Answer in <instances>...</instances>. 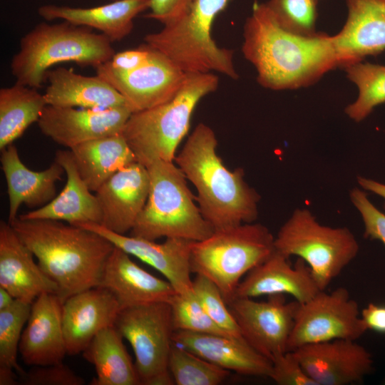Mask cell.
I'll return each instance as SVG.
<instances>
[{"label":"cell","instance_id":"cell-24","mask_svg":"<svg viewBox=\"0 0 385 385\" xmlns=\"http://www.w3.org/2000/svg\"><path fill=\"white\" fill-rule=\"evenodd\" d=\"M173 343L230 371L257 376H270L272 363L244 339L225 335L175 330Z\"/></svg>","mask_w":385,"mask_h":385},{"label":"cell","instance_id":"cell-13","mask_svg":"<svg viewBox=\"0 0 385 385\" xmlns=\"http://www.w3.org/2000/svg\"><path fill=\"white\" fill-rule=\"evenodd\" d=\"M96 75L124 97L133 113L172 99L187 76V73L153 48L148 62L135 70L118 73L103 63L96 68Z\"/></svg>","mask_w":385,"mask_h":385},{"label":"cell","instance_id":"cell-26","mask_svg":"<svg viewBox=\"0 0 385 385\" xmlns=\"http://www.w3.org/2000/svg\"><path fill=\"white\" fill-rule=\"evenodd\" d=\"M0 161L7 185L9 223L18 217L21 205L40 207L56 197V185L65 173L56 161L43 170H32L21 161L14 143L1 150Z\"/></svg>","mask_w":385,"mask_h":385},{"label":"cell","instance_id":"cell-37","mask_svg":"<svg viewBox=\"0 0 385 385\" xmlns=\"http://www.w3.org/2000/svg\"><path fill=\"white\" fill-rule=\"evenodd\" d=\"M170 304L175 331L182 330L232 337L219 327L208 316L193 292L187 294H176Z\"/></svg>","mask_w":385,"mask_h":385},{"label":"cell","instance_id":"cell-42","mask_svg":"<svg viewBox=\"0 0 385 385\" xmlns=\"http://www.w3.org/2000/svg\"><path fill=\"white\" fill-rule=\"evenodd\" d=\"M151 48L145 44L138 48L115 53L106 66L118 73H128L145 64L150 55Z\"/></svg>","mask_w":385,"mask_h":385},{"label":"cell","instance_id":"cell-11","mask_svg":"<svg viewBox=\"0 0 385 385\" xmlns=\"http://www.w3.org/2000/svg\"><path fill=\"white\" fill-rule=\"evenodd\" d=\"M367 330L357 302L346 288L321 290L299 303L287 350L334 339L356 340Z\"/></svg>","mask_w":385,"mask_h":385},{"label":"cell","instance_id":"cell-41","mask_svg":"<svg viewBox=\"0 0 385 385\" xmlns=\"http://www.w3.org/2000/svg\"><path fill=\"white\" fill-rule=\"evenodd\" d=\"M192 0H150V12L145 17L160 22L163 26L172 24L185 16Z\"/></svg>","mask_w":385,"mask_h":385},{"label":"cell","instance_id":"cell-22","mask_svg":"<svg viewBox=\"0 0 385 385\" xmlns=\"http://www.w3.org/2000/svg\"><path fill=\"white\" fill-rule=\"evenodd\" d=\"M319 291L304 261L298 258L292 266L289 258L275 250L265 261L247 274L238 284L235 298L289 294L301 304Z\"/></svg>","mask_w":385,"mask_h":385},{"label":"cell","instance_id":"cell-46","mask_svg":"<svg viewBox=\"0 0 385 385\" xmlns=\"http://www.w3.org/2000/svg\"><path fill=\"white\" fill-rule=\"evenodd\" d=\"M16 299L5 289L0 287V310L11 306Z\"/></svg>","mask_w":385,"mask_h":385},{"label":"cell","instance_id":"cell-32","mask_svg":"<svg viewBox=\"0 0 385 385\" xmlns=\"http://www.w3.org/2000/svg\"><path fill=\"white\" fill-rule=\"evenodd\" d=\"M344 69L358 88L356 99L346 107L345 113L351 119L360 122L376 106L385 103V66L360 61Z\"/></svg>","mask_w":385,"mask_h":385},{"label":"cell","instance_id":"cell-21","mask_svg":"<svg viewBox=\"0 0 385 385\" xmlns=\"http://www.w3.org/2000/svg\"><path fill=\"white\" fill-rule=\"evenodd\" d=\"M0 287L16 299L32 304L44 293L58 294L57 284L34 260V255L9 222H0Z\"/></svg>","mask_w":385,"mask_h":385},{"label":"cell","instance_id":"cell-25","mask_svg":"<svg viewBox=\"0 0 385 385\" xmlns=\"http://www.w3.org/2000/svg\"><path fill=\"white\" fill-rule=\"evenodd\" d=\"M54 160L66 175L61 192L52 200L36 210L18 216L23 220H54L78 226L101 224L102 212L96 196L81 177L70 150H58Z\"/></svg>","mask_w":385,"mask_h":385},{"label":"cell","instance_id":"cell-40","mask_svg":"<svg viewBox=\"0 0 385 385\" xmlns=\"http://www.w3.org/2000/svg\"><path fill=\"white\" fill-rule=\"evenodd\" d=\"M270 378L278 385H316L292 351H287L272 361Z\"/></svg>","mask_w":385,"mask_h":385},{"label":"cell","instance_id":"cell-19","mask_svg":"<svg viewBox=\"0 0 385 385\" xmlns=\"http://www.w3.org/2000/svg\"><path fill=\"white\" fill-rule=\"evenodd\" d=\"M62 302L56 294L44 293L31 304L19 351L28 366L61 363L67 355L61 319Z\"/></svg>","mask_w":385,"mask_h":385},{"label":"cell","instance_id":"cell-10","mask_svg":"<svg viewBox=\"0 0 385 385\" xmlns=\"http://www.w3.org/2000/svg\"><path fill=\"white\" fill-rule=\"evenodd\" d=\"M114 327L133 350L141 385L175 384L168 368L175 332L170 303L154 302L122 309Z\"/></svg>","mask_w":385,"mask_h":385},{"label":"cell","instance_id":"cell-18","mask_svg":"<svg viewBox=\"0 0 385 385\" xmlns=\"http://www.w3.org/2000/svg\"><path fill=\"white\" fill-rule=\"evenodd\" d=\"M120 307L114 295L101 286L66 298L61 319L68 355L81 354L102 329L113 327Z\"/></svg>","mask_w":385,"mask_h":385},{"label":"cell","instance_id":"cell-39","mask_svg":"<svg viewBox=\"0 0 385 385\" xmlns=\"http://www.w3.org/2000/svg\"><path fill=\"white\" fill-rule=\"evenodd\" d=\"M350 198L361 216L364 225V236L379 240L385 246V214L371 203L367 194L361 189L354 188L350 192Z\"/></svg>","mask_w":385,"mask_h":385},{"label":"cell","instance_id":"cell-27","mask_svg":"<svg viewBox=\"0 0 385 385\" xmlns=\"http://www.w3.org/2000/svg\"><path fill=\"white\" fill-rule=\"evenodd\" d=\"M150 4V0H117L88 8L46 4L37 11L46 21L59 19L96 29L115 42L132 31L134 19L149 9Z\"/></svg>","mask_w":385,"mask_h":385},{"label":"cell","instance_id":"cell-16","mask_svg":"<svg viewBox=\"0 0 385 385\" xmlns=\"http://www.w3.org/2000/svg\"><path fill=\"white\" fill-rule=\"evenodd\" d=\"M78 226L101 235L115 247L153 267L165 277L177 294L192 292L190 254L194 241L168 237L164 242L157 243L155 240L118 234L100 224L86 223Z\"/></svg>","mask_w":385,"mask_h":385},{"label":"cell","instance_id":"cell-6","mask_svg":"<svg viewBox=\"0 0 385 385\" xmlns=\"http://www.w3.org/2000/svg\"><path fill=\"white\" fill-rule=\"evenodd\" d=\"M150 190L130 235L155 240L160 237L203 240L214 232L196 205L187 178L174 161L158 160L146 167Z\"/></svg>","mask_w":385,"mask_h":385},{"label":"cell","instance_id":"cell-28","mask_svg":"<svg viewBox=\"0 0 385 385\" xmlns=\"http://www.w3.org/2000/svg\"><path fill=\"white\" fill-rule=\"evenodd\" d=\"M46 78L48 85L43 96L49 106L92 109L129 107L124 97L98 75L88 76L58 67L48 70Z\"/></svg>","mask_w":385,"mask_h":385},{"label":"cell","instance_id":"cell-23","mask_svg":"<svg viewBox=\"0 0 385 385\" xmlns=\"http://www.w3.org/2000/svg\"><path fill=\"white\" fill-rule=\"evenodd\" d=\"M99 286L114 295L120 309L154 302L170 303L177 294L168 280L143 270L130 255L116 247L105 264Z\"/></svg>","mask_w":385,"mask_h":385},{"label":"cell","instance_id":"cell-5","mask_svg":"<svg viewBox=\"0 0 385 385\" xmlns=\"http://www.w3.org/2000/svg\"><path fill=\"white\" fill-rule=\"evenodd\" d=\"M213 73H187L176 95L155 107L133 112L121 134L137 162L145 167L158 160L174 161L176 150L187 135L193 111L205 96L218 87Z\"/></svg>","mask_w":385,"mask_h":385},{"label":"cell","instance_id":"cell-30","mask_svg":"<svg viewBox=\"0 0 385 385\" xmlns=\"http://www.w3.org/2000/svg\"><path fill=\"white\" fill-rule=\"evenodd\" d=\"M123 339L114 326L109 327L100 331L83 350L82 356L93 365L96 373L90 384H140Z\"/></svg>","mask_w":385,"mask_h":385},{"label":"cell","instance_id":"cell-8","mask_svg":"<svg viewBox=\"0 0 385 385\" xmlns=\"http://www.w3.org/2000/svg\"><path fill=\"white\" fill-rule=\"evenodd\" d=\"M274 251V237L267 227L243 223L215 230L207 238L194 242L191 272L214 282L228 304L242 277Z\"/></svg>","mask_w":385,"mask_h":385},{"label":"cell","instance_id":"cell-45","mask_svg":"<svg viewBox=\"0 0 385 385\" xmlns=\"http://www.w3.org/2000/svg\"><path fill=\"white\" fill-rule=\"evenodd\" d=\"M19 374L15 370L6 367H0V385H16Z\"/></svg>","mask_w":385,"mask_h":385},{"label":"cell","instance_id":"cell-15","mask_svg":"<svg viewBox=\"0 0 385 385\" xmlns=\"http://www.w3.org/2000/svg\"><path fill=\"white\" fill-rule=\"evenodd\" d=\"M132 113L128 106L92 109L47 105L37 124L44 135L71 149L89 140L120 133Z\"/></svg>","mask_w":385,"mask_h":385},{"label":"cell","instance_id":"cell-29","mask_svg":"<svg viewBox=\"0 0 385 385\" xmlns=\"http://www.w3.org/2000/svg\"><path fill=\"white\" fill-rule=\"evenodd\" d=\"M69 150L81 177L94 192L114 173L137 162L121 133L89 140Z\"/></svg>","mask_w":385,"mask_h":385},{"label":"cell","instance_id":"cell-3","mask_svg":"<svg viewBox=\"0 0 385 385\" xmlns=\"http://www.w3.org/2000/svg\"><path fill=\"white\" fill-rule=\"evenodd\" d=\"M214 130L199 123L188 138L175 163L195 186L202 215L214 231L253 222L260 195L244 179V170L228 169L217 153Z\"/></svg>","mask_w":385,"mask_h":385},{"label":"cell","instance_id":"cell-14","mask_svg":"<svg viewBox=\"0 0 385 385\" xmlns=\"http://www.w3.org/2000/svg\"><path fill=\"white\" fill-rule=\"evenodd\" d=\"M292 351L316 385L360 382L373 369L371 354L356 340L341 339L309 344Z\"/></svg>","mask_w":385,"mask_h":385},{"label":"cell","instance_id":"cell-38","mask_svg":"<svg viewBox=\"0 0 385 385\" xmlns=\"http://www.w3.org/2000/svg\"><path fill=\"white\" fill-rule=\"evenodd\" d=\"M24 385H83L84 379L61 363L34 366L21 377Z\"/></svg>","mask_w":385,"mask_h":385},{"label":"cell","instance_id":"cell-17","mask_svg":"<svg viewBox=\"0 0 385 385\" xmlns=\"http://www.w3.org/2000/svg\"><path fill=\"white\" fill-rule=\"evenodd\" d=\"M149 190L148 168L138 162L114 173L95 192L102 212L101 225L118 234L130 232Z\"/></svg>","mask_w":385,"mask_h":385},{"label":"cell","instance_id":"cell-33","mask_svg":"<svg viewBox=\"0 0 385 385\" xmlns=\"http://www.w3.org/2000/svg\"><path fill=\"white\" fill-rule=\"evenodd\" d=\"M168 368L177 385H218L230 374L222 369L173 343Z\"/></svg>","mask_w":385,"mask_h":385},{"label":"cell","instance_id":"cell-44","mask_svg":"<svg viewBox=\"0 0 385 385\" xmlns=\"http://www.w3.org/2000/svg\"><path fill=\"white\" fill-rule=\"evenodd\" d=\"M357 180L364 190L378 195L385 200V184L364 177H358Z\"/></svg>","mask_w":385,"mask_h":385},{"label":"cell","instance_id":"cell-47","mask_svg":"<svg viewBox=\"0 0 385 385\" xmlns=\"http://www.w3.org/2000/svg\"><path fill=\"white\" fill-rule=\"evenodd\" d=\"M109 1H117V0H109Z\"/></svg>","mask_w":385,"mask_h":385},{"label":"cell","instance_id":"cell-20","mask_svg":"<svg viewBox=\"0 0 385 385\" xmlns=\"http://www.w3.org/2000/svg\"><path fill=\"white\" fill-rule=\"evenodd\" d=\"M346 21L332 36L340 67L385 50V0H346Z\"/></svg>","mask_w":385,"mask_h":385},{"label":"cell","instance_id":"cell-7","mask_svg":"<svg viewBox=\"0 0 385 385\" xmlns=\"http://www.w3.org/2000/svg\"><path fill=\"white\" fill-rule=\"evenodd\" d=\"M232 0H192L178 21L147 34L145 42L171 60L185 73L216 71L237 80L234 51L219 47L211 35L216 16Z\"/></svg>","mask_w":385,"mask_h":385},{"label":"cell","instance_id":"cell-1","mask_svg":"<svg viewBox=\"0 0 385 385\" xmlns=\"http://www.w3.org/2000/svg\"><path fill=\"white\" fill-rule=\"evenodd\" d=\"M242 52L255 68L258 83L274 91L308 87L340 67L332 36L289 32L265 3L255 2L245 21Z\"/></svg>","mask_w":385,"mask_h":385},{"label":"cell","instance_id":"cell-4","mask_svg":"<svg viewBox=\"0 0 385 385\" xmlns=\"http://www.w3.org/2000/svg\"><path fill=\"white\" fill-rule=\"evenodd\" d=\"M112 43L86 26L66 21L41 22L21 37L11 59V73L16 83L38 89L56 63L70 61L96 68L108 62L115 53Z\"/></svg>","mask_w":385,"mask_h":385},{"label":"cell","instance_id":"cell-35","mask_svg":"<svg viewBox=\"0 0 385 385\" xmlns=\"http://www.w3.org/2000/svg\"><path fill=\"white\" fill-rule=\"evenodd\" d=\"M318 0H269L265 4L286 31L304 36L315 35Z\"/></svg>","mask_w":385,"mask_h":385},{"label":"cell","instance_id":"cell-34","mask_svg":"<svg viewBox=\"0 0 385 385\" xmlns=\"http://www.w3.org/2000/svg\"><path fill=\"white\" fill-rule=\"evenodd\" d=\"M31 309V303L16 299L11 306L0 310V367L15 370L20 378L26 371L18 364L17 353Z\"/></svg>","mask_w":385,"mask_h":385},{"label":"cell","instance_id":"cell-2","mask_svg":"<svg viewBox=\"0 0 385 385\" xmlns=\"http://www.w3.org/2000/svg\"><path fill=\"white\" fill-rule=\"evenodd\" d=\"M10 224L41 270L57 284L62 302L99 286L105 264L115 247L108 239L89 229L54 220L17 217Z\"/></svg>","mask_w":385,"mask_h":385},{"label":"cell","instance_id":"cell-36","mask_svg":"<svg viewBox=\"0 0 385 385\" xmlns=\"http://www.w3.org/2000/svg\"><path fill=\"white\" fill-rule=\"evenodd\" d=\"M192 292L203 309L219 327L234 338L244 339L235 317L214 282L196 274L192 279Z\"/></svg>","mask_w":385,"mask_h":385},{"label":"cell","instance_id":"cell-9","mask_svg":"<svg viewBox=\"0 0 385 385\" xmlns=\"http://www.w3.org/2000/svg\"><path fill=\"white\" fill-rule=\"evenodd\" d=\"M274 247L288 258L304 261L320 290L328 287L359 248L348 228L322 225L307 209L294 211L274 237Z\"/></svg>","mask_w":385,"mask_h":385},{"label":"cell","instance_id":"cell-43","mask_svg":"<svg viewBox=\"0 0 385 385\" xmlns=\"http://www.w3.org/2000/svg\"><path fill=\"white\" fill-rule=\"evenodd\" d=\"M361 317L368 329L385 334V306L369 303L361 310Z\"/></svg>","mask_w":385,"mask_h":385},{"label":"cell","instance_id":"cell-12","mask_svg":"<svg viewBox=\"0 0 385 385\" xmlns=\"http://www.w3.org/2000/svg\"><path fill=\"white\" fill-rule=\"evenodd\" d=\"M244 340L271 361L287 351L294 317L299 306L284 294L268 296L265 301L235 297L228 303Z\"/></svg>","mask_w":385,"mask_h":385},{"label":"cell","instance_id":"cell-31","mask_svg":"<svg viewBox=\"0 0 385 385\" xmlns=\"http://www.w3.org/2000/svg\"><path fill=\"white\" fill-rule=\"evenodd\" d=\"M43 94L36 88L19 83L0 89V149L14 143L34 123L47 106Z\"/></svg>","mask_w":385,"mask_h":385}]
</instances>
